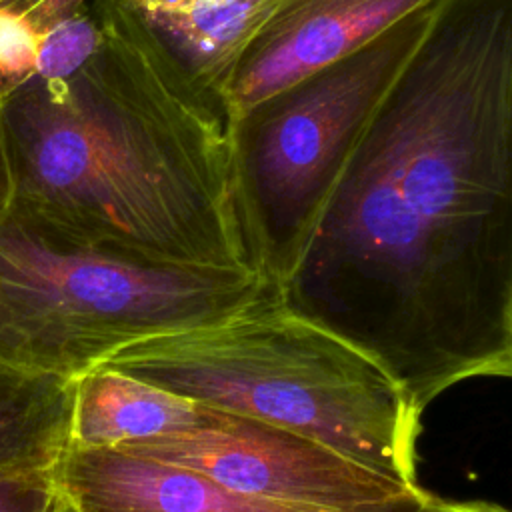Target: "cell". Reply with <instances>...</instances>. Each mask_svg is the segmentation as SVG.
<instances>
[{
    "instance_id": "obj_9",
    "label": "cell",
    "mask_w": 512,
    "mask_h": 512,
    "mask_svg": "<svg viewBox=\"0 0 512 512\" xmlns=\"http://www.w3.org/2000/svg\"><path fill=\"white\" fill-rule=\"evenodd\" d=\"M204 412V406L170 390L112 368H96L74 384L70 446L122 448L186 430Z\"/></svg>"
},
{
    "instance_id": "obj_5",
    "label": "cell",
    "mask_w": 512,
    "mask_h": 512,
    "mask_svg": "<svg viewBox=\"0 0 512 512\" xmlns=\"http://www.w3.org/2000/svg\"><path fill=\"white\" fill-rule=\"evenodd\" d=\"M180 464L244 496L318 512H436L418 484L380 474L296 432L206 408L186 430L124 444Z\"/></svg>"
},
{
    "instance_id": "obj_17",
    "label": "cell",
    "mask_w": 512,
    "mask_h": 512,
    "mask_svg": "<svg viewBox=\"0 0 512 512\" xmlns=\"http://www.w3.org/2000/svg\"><path fill=\"white\" fill-rule=\"evenodd\" d=\"M0 2H2V0H0Z\"/></svg>"
},
{
    "instance_id": "obj_1",
    "label": "cell",
    "mask_w": 512,
    "mask_h": 512,
    "mask_svg": "<svg viewBox=\"0 0 512 512\" xmlns=\"http://www.w3.org/2000/svg\"><path fill=\"white\" fill-rule=\"evenodd\" d=\"M98 2L104 36L76 74L0 98L12 206L84 242L256 272L224 112L128 0Z\"/></svg>"
},
{
    "instance_id": "obj_2",
    "label": "cell",
    "mask_w": 512,
    "mask_h": 512,
    "mask_svg": "<svg viewBox=\"0 0 512 512\" xmlns=\"http://www.w3.org/2000/svg\"><path fill=\"white\" fill-rule=\"evenodd\" d=\"M100 368L296 432L416 484L420 410L380 364L288 310L278 294L224 320L132 344Z\"/></svg>"
},
{
    "instance_id": "obj_3",
    "label": "cell",
    "mask_w": 512,
    "mask_h": 512,
    "mask_svg": "<svg viewBox=\"0 0 512 512\" xmlns=\"http://www.w3.org/2000/svg\"><path fill=\"white\" fill-rule=\"evenodd\" d=\"M272 294L252 270L84 242L12 204L0 218V360L34 374L78 380L132 344L224 320Z\"/></svg>"
},
{
    "instance_id": "obj_6",
    "label": "cell",
    "mask_w": 512,
    "mask_h": 512,
    "mask_svg": "<svg viewBox=\"0 0 512 512\" xmlns=\"http://www.w3.org/2000/svg\"><path fill=\"white\" fill-rule=\"evenodd\" d=\"M430 2L434 0H278L234 58L224 114L356 52Z\"/></svg>"
},
{
    "instance_id": "obj_13",
    "label": "cell",
    "mask_w": 512,
    "mask_h": 512,
    "mask_svg": "<svg viewBox=\"0 0 512 512\" xmlns=\"http://www.w3.org/2000/svg\"><path fill=\"white\" fill-rule=\"evenodd\" d=\"M60 500L54 470L0 474V512H54Z\"/></svg>"
},
{
    "instance_id": "obj_7",
    "label": "cell",
    "mask_w": 512,
    "mask_h": 512,
    "mask_svg": "<svg viewBox=\"0 0 512 512\" xmlns=\"http://www.w3.org/2000/svg\"><path fill=\"white\" fill-rule=\"evenodd\" d=\"M54 478L78 512H318L244 496L192 468L118 448L68 446Z\"/></svg>"
},
{
    "instance_id": "obj_8",
    "label": "cell",
    "mask_w": 512,
    "mask_h": 512,
    "mask_svg": "<svg viewBox=\"0 0 512 512\" xmlns=\"http://www.w3.org/2000/svg\"><path fill=\"white\" fill-rule=\"evenodd\" d=\"M192 82L224 112L234 58L278 0H128ZM226 116V114H224Z\"/></svg>"
},
{
    "instance_id": "obj_15",
    "label": "cell",
    "mask_w": 512,
    "mask_h": 512,
    "mask_svg": "<svg viewBox=\"0 0 512 512\" xmlns=\"http://www.w3.org/2000/svg\"><path fill=\"white\" fill-rule=\"evenodd\" d=\"M436 512H510L498 506H490V504H480V502H464V504H446L440 502Z\"/></svg>"
},
{
    "instance_id": "obj_16",
    "label": "cell",
    "mask_w": 512,
    "mask_h": 512,
    "mask_svg": "<svg viewBox=\"0 0 512 512\" xmlns=\"http://www.w3.org/2000/svg\"><path fill=\"white\" fill-rule=\"evenodd\" d=\"M54 512H78V508L62 494V500H60V504H58V508Z\"/></svg>"
},
{
    "instance_id": "obj_14",
    "label": "cell",
    "mask_w": 512,
    "mask_h": 512,
    "mask_svg": "<svg viewBox=\"0 0 512 512\" xmlns=\"http://www.w3.org/2000/svg\"><path fill=\"white\" fill-rule=\"evenodd\" d=\"M12 198H14V182H12L6 140H4V132H2V124H0V218L10 208Z\"/></svg>"
},
{
    "instance_id": "obj_11",
    "label": "cell",
    "mask_w": 512,
    "mask_h": 512,
    "mask_svg": "<svg viewBox=\"0 0 512 512\" xmlns=\"http://www.w3.org/2000/svg\"><path fill=\"white\" fill-rule=\"evenodd\" d=\"M86 2L88 0L0 2V98L32 76L44 34Z\"/></svg>"
},
{
    "instance_id": "obj_10",
    "label": "cell",
    "mask_w": 512,
    "mask_h": 512,
    "mask_svg": "<svg viewBox=\"0 0 512 512\" xmlns=\"http://www.w3.org/2000/svg\"><path fill=\"white\" fill-rule=\"evenodd\" d=\"M74 384L0 360V474L54 470L70 446Z\"/></svg>"
},
{
    "instance_id": "obj_12",
    "label": "cell",
    "mask_w": 512,
    "mask_h": 512,
    "mask_svg": "<svg viewBox=\"0 0 512 512\" xmlns=\"http://www.w3.org/2000/svg\"><path fill=\"white\" fill-rule=\"evenodd\" d=\"M102 36L100 2L88 0L44 34L28 80H62L76 74L96 54Z\"/></svg>"
},
{
    "instance_id": "obj_4",
    "label": "cell",
    "mask_w": 512,
    "mask_h": 512,
    "mask_svg": "<svg viewBox=\"0 0 512 512\" xmlns=\"http://www.w3.org/2000/svg\"><path fill=\"white\" fill-rule=\"evenodd\" d=\"M436 2L356 52L226 116L232 194L252 268L276 288L294 268L388 86Z\"/></svg>"
}]
</instances>
